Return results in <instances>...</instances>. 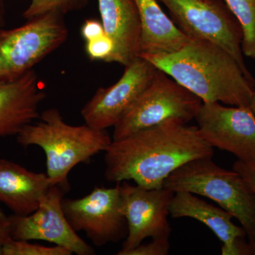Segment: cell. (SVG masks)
<instances>
[{"label":"cell","mask_w":255,"mask_h":255,"mask_svg":"<svg viewBox=\"0 0 255 255\" xmlns=\"http://www.w3.org/2000/svg\"><path fill=\"white\" fill-rule=\"evenodd\" d=\"M213 155L214 147L201 137L197 127L169 119L112 140L105 150V177L111 182L131 180L157 189L183 164Z\"/></svg>","instance_id":"cell-1"},{"label":"cell","mask_w":255,"mask_h":255,"mask_svg":"<svg viewBox=\"0 0 255 255\" xmlns=\"http://www.w3.org/2000/svg\"><path fill=\"white\" fill-rule=\"evenodd\" d=\"M203 102L250 107L255 84L247 78L232 55L218 45L191 38L169 54H141Z\"/></svg>","instance_id":"cell-2"},{"label":"cell","mask_w":255,"mask_h":255,"mask_svg":"<svg viewBox=\"0 0 255 255\" xmlns=\"http://www.w3.org/2000/svg\"><path fill=\"white\" fill-rule=\"evenodd\" d=\"M39 121L26 126L16 135L18 143L36 145L46 154V174L51 186L70 189L68 175L78 164L108 148L112 139L106 130L72 126L64 121L57 109L42 112Z\"/></svg>","instance_id":"cell-3"},{"label":"cell","mask_w":255,"mask_h":255,"mask_svg":"<svg viewBox=\"0 0 255 255\" xmlns=\"http://www.w3.org/2000/svg\"><path fill=\"white\" fill-rule=\"evenodd\" d=\"M163 187L215 201L241 223L249 243L255 241V194L236 171L219 167L211 157L193 159L174 171Z\"/></svg>","instance_id":"cell-4"},{"label":"cell","mask_w":255,"mask_h":255,"mask_svg":"<svg viewBox=\"0 0 255 255\" xmlns=\"http://www.w3.org/2000/svg\"><path fill=\"white\" fill-rule=\"evenodd\" d=\"M63 15L49 13L11 29L0 28V82L15 80L66 41Z\"/></svg>","instance_id":"cell-5"},{"label":"cell","mask_w":255,"mask_h":255,"mask_svg":"<svg viewBox=\"0 0 255 255\" xmlns=\"http://www.w3.org/2000/svg\"><path fill=\"white\" fill-rule=\"evenodd\" d=\"M201 104L199 97L157 68L150 83L114 126L112 140L169 119L187 124L195 119Z\"/></svg>","instance_id":"cell-6"},{"label":"cell","mask_w":255,"mask_h":255,"mask_svg":"<svg viewBox=\"0 0 255 255\" xmlns=\"http://www.w3.org/2000/svg\"><path fill=\"white\" fill-rule=\"evenodd\" d=\"M168 9L177 26L188 37L218 45L238 62L247 78L255 80L244 61L243 29L221 0H157Z\"/></svg>","instance_id":"cell-7"},{"label":"cell","mask_w":255,"mask_h":255,"mask_svg":"<svg viewBox=\"0 0 255 255\" xmlns=\"http://www.w3.org/2000/svg\"><path fill=\"white\" fill-rule=\"evenodd\" d=\"M119 183L121 212L127 219L128 235L118 255L136 248L145 238H169V206L174 194L165 187L147 189L127 181Z\"/></svg>","instance_id":"cell-8"},{"label":"cell","mask_w":255,"mask_h":255,"mask_svg":"<svg viewBox=\"0 0 255 255\" xmlns=\"http://www.w3.org/2000/svg\"><path fill=\"white\" fill-rule=\"evenodd\" d=\"M62 207L76 232L86 233L97 247L125 240L127 219L121 212L119 183L114 188L95 187L81 199H63Z\"/></svg>","instance_id":"cell-9"},{"label":"cell","mask_w":255,"mask_h":255,"mask_svg":"<svg viewBox=\"0 0 255 255\" xmlns=\"http://www.w3.org/2000/svg\"><path fill=\"white\" fill-rule=\"evenodd\" d=\"M194 119L199 135L211 147L240 160L255 159V116L250 107L203 102Z\"/></svg>","instance_id":"cell-10"},{"label":"cell","mask_w":255,"mask_h":255,"mask_svg":"<svg viewBox=\"0 0 255 255\" xmlns=\"http://www.w3.org/2000/svg\"><path fill=\"white\" fill-rule=\"evenodd\" d=\"M65 191L52 186L41 198L36 211L26 216L12 215L11 238L23 241H43L63 247L73 254L93 255L95 250L74 231L62 207Z\"/></svg>","instance_id":"cell-11"},{"label":"cell","mask_w":255,"mask_h":255,"mask_svg":"<svg viewBox=\"0 0 255 255\" xmlns=\"http://www.w3.org/2000/svg\"><path fill=\"white\" fill-rule=\"evenodd\" d=\"M125 67L118 81L112 86L98 89L82 109V118L89 127L98 130L114 127L150 83L157 70L141 57Z\"/></svg>","instance_id":"cell-12"},{"label":"cell","mask_w":255,"mask_h":255,"mask_svg":"<svg viewBox=\"0 0 255 255\" xmlns=\"http://www.w3.org/2000/svg\"><path fill=\"white\" fill-rule=\"evenodd\" d=\"M46 87L34 70L15 80L0 82V137L17 135L39 117Z\"/></svg>","instance_id":"cell-13"},{"label":"cell","mask_w":255,"mask_h":255,"mask_svg":"<svg viewBox=\"0 0 255 255\" xmlns=\"http://www.w3.org/2000/svg\"><path fill=\"white\" fill-rule=\"evenodd\" d=\"M169 216L173 219L191 218L205 225L222 242L223 255H253L251 244L245 241L246 231L232 222L233 215L195 194L187 191L174 192Z\"/></svg>","instance_id":"cell-14"},{"label":"cell","mask_w":255,"mask_h":255,"mask_svg":"<svg viewBox=\"0 0 255 255\" xmlns=\"http://www.w3.org/2000/svg\"><path fill=\"white\" fill-rule=\"evenodd\" d=\"M102 23L113 41V53L107 63L127 66L140 53L141 23L134 0H98Z\"/></svg>","instance_id":"cell-15"},{"label":"cell","mask_w":255,"mask_h":255,"mask_svg":"<svg viewBox=\"0 0 255 255\" xmlns=\"http://www.w3.org/2000/svg\"><path fill=\"white\" fill-rule=\"evenodd\" d=\"M50 187L46 173L31 172L12 161L0 159V202L15 215L26 216L36 211Z\"/></svg>","instance_id":"cell-16"},{"label":"cell","mask_w":255,"mask_h":255,"mask_svg":"<svg viewBox=\"0 0 255 255\" xmlns=\"http://www.w3.org/2000/svg\"><path fill=\"white\" fill-rule=\"evenodd\" d=\"M141 23V54H169L190 41L161 9L157 0H134Z\"/></svg>","instance_id":"cell-17"},{"label":"cell","mask_w":255,"mask_h":255,"mask_svg":"<svg viewBox=\"0 0 255 255\" xmlns=\"http://www.w3.org/2000/svg\"><path fill=\"white\" fill-rule=\"evenodd\" d=\"M243 29L242 50L255 59V0H224Z\"/></svg>","instance_id":"cell-18"},{"label":"cell","mask_w":255,"mask_h":255,"mask_svg":"<svg viewBox=\"0 0 255 255\" xmlns=\"http://www.w3.org/2000/svg\"><path fill=\"white\" fill-rule=\"evenodd\" d=\"M88 1L89 0H31L28 7L23 11V17L30 20L54 12L64 15L83 9Z\"/></svg>","instance_id":"cell-19"},{"label":"cell","mask_w":255,"mask_h":255,"mask_svg":"<svg viewBox=\"0 0 255 255\" xmlns=\"http://www.w3.org/2000/svg\"><path fill=\"white\" fill-rule=\"evenodd\" d=\"M63 247H47L33 244L28 241L11 238L1 248V255H71Z\"/></svg>","instance_id":"cell-20"},{"label":"cell","mask_w":255,"mask_h":255,"mask_svg":"<svg viewBox=\"0 0 255 255\" xmlns=\"http://www.w3.org/2000/svg\"><path fill=\"white\" fill-rule=\"evenodd\" d=\"M114 45L110 37L105 34L100 38L86 42L85 50L89 58L93 60L108 61L112 53Z\"/></svg>","instance_id":"cell-21"},{"label":"cell","mask_w":255,"mask_h":255,"mask_svg":"<svg viewBox=\"0 0 255 255\" xmlns=\"http://www.w3.org/2000/svg\"><path fill=\"white\" fill-rule=\"evenodd\" d=\"M169 249V238H155L146 244L141 243L124 255H167Z\"/></svg>","instance_id":"cell-22"},{"label":"cell","mask_w":255,"mask_h":255,"mask_svg":"<svg viewBox=\"0 0 255 255\" xmlns=\"http://www.w3.org/2000/svg\"><path fill=\"white\" fill-rule=\"evenodd\" d=\"M233 169L246 179L255 194V159L251 161L238 159L233 164Z\"/></svg>","instance_id":"cell-23"},{"label":"cell","mask_w":255,"mask_h":255,"mask_svg":"<svg viewBox=\"0 0 255 255\" xmlns=\"http://www.w3.org/2000/svg\"><path fill=\"white\" fill-rule=\"evenodd\" d=\"M81 34L85 41H92L106 34L103 24L97 19H87L81 28Z\"/></svg>","instance_id":"cell-24"},{"label":"cell","mask_w":255,"mask_h":255,"mask_svg":"<svg viewBox=\"0 0 255 255\" xmlns=\"http://www.w3.org/2000/svg\"><path fill=\"white\" fill-rule=\"evenodd\" d=\"M11 238V223L10 216H6L0 208V255L2 247Z\"/></svg>","instance_id":"cell-25"},{"label":"cell","mask_w":255,"mask_h":255,"mask_svg":"<svg viewBox=\"0 0 255 255\" xmlns=\"http://www.w3.org/2000/svg\"><path fill=\"white\" fill-rule=\"evenodd\" d=\"M6 23V10L4 1L0 0V28H3Z\"/></svg>","instance_id":"cell-26"},{"label":"cell","mask_w":255,"mask_h":255,"mask_svg":"<svg viewBox=\"0 0 255 255\" xmlns=\"http://www.w3.org/2000/svg\"><path fill=\"white\" fill-rule=\"evenodd\" d=\"M250 109H251L252 112H253L255 116V91L254 94H253V97H252Z\"/></svg>","instance_id":"cell-27"},{"label":"cell","mask_w":255,"mask_h":255,"mask_svg":"<svg viewBox=\"0 0 255 255\" xmlns=\"http://www.w3.org/2000/svg\"><path fill=\"white\" fill-rule=\"evenodd\" d=\"M251 246L252 255H255V241L253 243H250Z\"/></svg>","instance_id":"cell-28"}]
</instances>
